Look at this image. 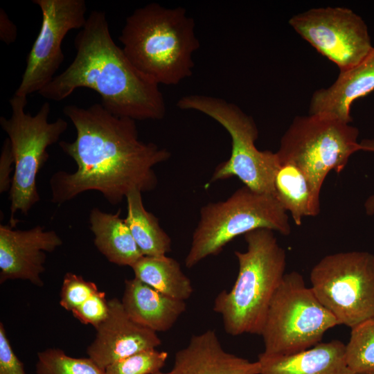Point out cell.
<instances>
[{
  "instance_id": "1",
  "label": "cell",
  "mask_w": 374,
  "mask_h": 374,
  "mask_svg": "<svg viewBox=\"0 0 374 374\" xmlns=\"http://www.w3.org/2000/svg\"><path fill=\"white\" fill-rule=\"evenodd\" d=\"M63 112L75 127L76 138L61 141L59 145L76 163L77 170L51 176L53 203L60 205L96 190L116 205L133 189L146 193L155 188L158 180L153 168L168 160L170 152L140 141L136 121L114 116L100 103L87 108L69 105Z\"/></svg>"
},
{
  "instance_id": "2",
  "label": "cell",
  "mask_w": 374,
  "mask_h": 374,
  "mask_svg": "<svg viewBox=\"0 0 374 374\" xmlns=\"http://www.w3.org/2000/svg\"><path fill=\"white\" fill-rule=\"evenodd\" d=\"M71 64L38 93L60 101L78 88L98 93L110 114L134 121L161 120L166 105L159 84L138 70L114 42L105 13L93 10L74 40Z\"/></svg>"
},
{
  "instance_id": "3",
  "label": "cell",
  "mask_w": 374,
  "mask_h": 374,
  "mask_svg": "<svg viewBox=\"0 0 374 374\" xmlns=\"http://www.w3.org/2000/svg\"><path fill=\"white\" fill-rule=\"evenodd\" d=\"M118 39L132 64L159 84L175 85L193 74L199 42L195 21L182 7L150 3L136 8Z\"/></svg>"
},
{
  "instance_id": "4",
  "label": "cell",
  "mask_w": 374,
  "mask_h": 374,
  "mask_svg": "<svg viewBox=\"0 0 374 374\" xmlns=\"http://www.w3.org/2000/svg\"><path fill=\"white\" fill-rule=\"evenodd\" d=\"M244 235L247 250L235 251L237 278L229 291L217 295L213 308L233 336L261 334L271 300L285 274V251L274 231L258 229Z\"/></svg>"
},
{
  "instance_id": "5",
  "label": "cell",
  "mask_w": 374,
  "mask_h": 374,
  "mask_svg": "<svg viewBox=\"0 0 374 374\" xmlns=\"http://www.w3.org/2000/svg\"><path fill=\"white\" fill-rule=\"evenodd\" d=\"M258 229L287 235L291 226L287 211L274 195L244 186L224 201L202 207L184 262L192 268L206 258L220 253L235 238Z\"/></svg>"
},
{
  "instance_id": "6",
  "label": "cell",
  "mask_w": 374,
  "mask_h": 374,
  "mask_svg": "<svg viewBox=\"0 0 374 374\" xmlns=\"http://www.w3.org/2000/svg\"><path fill=\"white\" fill-rule=\"evenodd\" d=\"M9 103L11 116H1L0 125L10 141L15 161L9 190V224L15 228L19 222L15 217L17 211L27 215L39 201L36 184L38 172L48 159V147L58 141L68 123L62 118L48 122L51 107L47 102L35 116L25 112L26 96L14 93Z\"/></svg>"
},
{
  "instance_id": "7",
  "label": "cell",
  "mask_w": 374,
  "mask_h": 374,
  "mask_svg": "<svg viewBox=\"0 0 374 374\" xmlns=\"http://www.w3.org/2000/svg\"><path fill=\"white\" fill-rule=\"evenodd\" d=\"M339 325L301 274H285L267 310L260 335L265 356H283L309 349Z\"/></svg>"
},
{
  "instance_id": "8",
  "label": "cell",
  "mask_w": 374,
  "mask_h": 374,
  "mask_svg": "<svg viewBox=\"0 0 374 374\" xmlns=\"http://www.w3.org/2000/svg\"><path fill=\"white\" fill-rule=\"evenodd\" d=\"M177 106L208 116L224 127L231 136V156L217 166L210 183L237 177L252 190L274 195L278 156L276 152L260 151L256 148L258 130L252 117L232 103L205 95L184 96L177 101Z\"/></svg>"
},
{
  "instance_id": "9",
  "label": "cell",
  "mask_w": 374,
  "mask_h": 374,
  "mask_svg": "<svg viewBox=\"0 0 374 374\" xmlns=\"http://www.w3.org/2000/svg\"><path fill=\"white\" fill-rule=\"evenodd\" d=\"M359 130L332 115L296 116L283 135L276 152L279 163H292L307 175L320 195L331 170L341 172L350 157L362 150Z\"/></svg>"
},
{
  "instance_id": "10",
  "label": "cell",
  "mask_w": 374,
  "mask_h": 374,
  "mask_svg": "<svg viewBox=\"0 0 374 374\" xmlns=\"http://www.w3.org/2000/svg\"><path fill=\"white\" fill-rule=\"evenodd\" d=\"M316 296L339 325L350 328L374 319V255L367 251L329 254L312 269Z\"/></svg>"
},
{
  "instance_id": "11",
  "label": "cell",
  "mask_w": 374,
  "mask_h": 374,
  "mask_svg": "<svg viewBox=\"0 0 374 374\" xmlns=\"http://www.w3.org/2000/svg\"><path fill=\"white\" fill-rule=\"evenodd\" d=\"M289 24L340 72L357 65L373 48L366 23L347 8H311L292 17Z\"/></svg>"
},
{
  "instance_id": "12",
  "label": "cell",
  "mask_w": 374,
  "mask_h": 374,
  "mask_svg": "<svg viewBox=\"0 0 374 374\" xmlns=\"http://www.w3.org/2000/svg\"><path fill=\"white\" fill-rule=\"evenodd\" d=\"M42 15L38 35L26 59L21 81L15 94L39 92L55 77L64 60L62 42L73 29H81L87 18L84 0H33Z\"/></svg>"
},
{
  "instance_id": "13",
  "label": "cell",
  "mask_w": 374,
  "mask_h": 374,
  "mask_svg": "<svg viewBox=\"0 0 374 374\" xmlns=\"http://www.w3.org/2000/svg\"><path fill=\"white\" fill-rule=\"evenodd\" d=\"M62 244L54 231L38 225L28 230L0 225V283L8 280H28L42 287L40 276L44 271L46 252H53Z\"/></svg>"
},
{
  "instance_id": "14",
  "label": "cell",
  "mask_w": 374,
  "mask_h": 374,
  "mask_svg": "<svg viewBox=\"0 0 374 374\" xmlns=\"http://www.w3.org/2000/svg\"><path fill=\"white\" fill-rule=\"evenodd\" d=\"M107 319L96 329L94 340L87 347L88 357L100 368L138 352L156 348L161 341L157 332L134 321L121 301H108Z\"/></svg>"
},
{
  "instance_id": "15",
  "label": "cell",
  "mask_w": 374,
  "mask_h": 374,
  "mask_svg": "<svg viewBox=\"0 0 374 374\" xmlns=\"http://www.w3.org/2000/svg\"><path fill=\"white\" fill-rule=\"evenodd\" d=\"M260 364L226 352L213 330L193 335L178 350L170 374H260Z\"/></svg>"
},
{
  "instance_id": "16",
  "label": "cell",
  "mask_w": 374,
  "mask_h": 374,
  "mask_svg": "<svg viewBox=\"0 0 374 374\" xmlns=\"http://www.w3.org/2000/svg\"><path fill=\"white\" fill-rule=\"evenodd\" d=\"M374 91V47L357 65L341 71L328 87L312 96L309 113L326 114L351 123L350 107L357 99Z\"/></svg>"
},
{
  "instance_id": "17",
  "label": "cell",
  "mask_w": 374,
  "mask_h": 374,
  "mask_svg": "<svg viewBox=\"0 0 374 374\" xmlns=\"http://www.w3.org/2000/svg\"><path fill=\"white\" fill-rule=\"evenodd\" d=\"M121 302L134 321L157 333L169 330L186 310L185 301L162 294L136 278L125 280Z\"/></svg>"
},
{
  "instance_id": "18",
  "label": "cell",
  "mask_w": 374,
  "mask_h": 374,
  "mask_svg": "<svg viewBox=\"0 0 374 374\" xmlns=\"http://www.w3.org/2000/svg\"><path fill=\"white\" fill-rule=\"evenodd\" d=\"M346 344L339 340L283 356L258 355L260 374H355L347 365Z\"/></svg>"
},
{
  "instance_id": "19",
  "label": "cell",
  "mask_w": 374,
  "mask_h": 374,
  "mask_svg": "<svg viewBox=\"0 0 374 374\" xmlns=\"http://www.w3.org/2000/svg\"><path fill=\"white\" fill-rule=\"evenodd\" d=\"M121 211L109 213L93 208L89 215L90 229L95 246L110 262L132 267L143 255Z\"/></svg>"
},
{
  "instance_id": "20",
  "label": "cell",
  "mask_w": 374,
  "mask_h": 374,
  "mask_svg": "<svg viewBox=\"0 0 374 374\" xmlns=\"http://www.w3.org/2000/svg\"><path fill=\"white\" fill-rule=\"evenodd\" d=\"M274 195L300 226L304 217H314L320 211V195L305 173L292 163H279L274 180Z\"/></svg>"
},
{
  "instance_id": "21",
  "label": "cell",
  "mask_w": 374,
  "mask_h": 374,
  "mask_svg": "<svg viewBox=\"0 0 374 374\" xmlns=\"http://www.w3.org/2000/svg\"><path fill=\"white\" fill-rule=\"evenodd\" d=\"M132 269L134 278L173 299L186 301L193 293L192 283L179 263L166 255L143 256Z\"/></svg>"
},
{
  "instance_id": "22",
  "label": "cell",
  "mask_w": 374,
  "mask_h": 374,
  "mask_svg": "<svg viewBox=\"0 0 374 374\" xmlns=\"http://www.w3.org/2000/svg\"><path fill=\"white\" fill-rule=\"evenodd\" d=\"M141 194L133 189L127 195L125 222L143 256L166 255L171 250V238L161 227L159 220L145 208Z\"/></svg>"
},
{
  "instance_id": "23",
  "label": "cell",
  "mask_w": 374,
  "mask_h": 374,
  "mask_svg": "<svg viewBox=\"0 0 374 374\" xmlns=\"http://www.w3.org/2000/svg\"><path fill=\"white\" fill-rule=\"evenodd\" d=\"M345 357L355 374H374V319L351 328Z\"/></svg>"
},
{
  "instance_id": "24",
  "label": "cell",
  "mask_w": 374,
  "mask_h": 374,
  "mask_svg": "<svg viewBox=\"0 0 374 374\" xmlns=\"http://www.w3.org/2000/svg\"><path fill=\"white\" fill-rule=\"evenodd\" d=\"M36 374H105L90 358L67 355L64 350L50 348L37 353Z\"/></svg>"
},
{
  "instance_id": "25",
  "label": "cell",
  "mask_w": 374,
  "mask_h": 374,
  "mask_svg": "<svg viewBox=\"0 0 374 374\" xmlns=\"http://www.w3.org/2000/svg\"><path fill=\"white\" fill-rule=\"evenodd\" d=\"M168 354L156 348L147 349L118 360L105 369V374H154L165 366Z\"/></svg>"
},
{
  "instance_id": "26",
  "label": "cell",
  "mask_w": 374,
  "mask_h": 374,
  "mask_svg": "<svg viewBox=\"0 0 374 374\" xmlns=\"http://www.w3.org/2000/svg\"><path fill=\"white\" fill-rule=\"evenodd\" d=\"M98 291L97 285L74 273L65 274L60 292V305L72 312Z\"/></svg>"
},
{
  "instance_id": "27",
  "label": "cell",
  "mask_w": 374,
  "mask_h": 374,
  "mask_svg": "<svg viewBox=\"0 0 374 374\" xmlns=\"http://www.w3.org/2000/svg\"><path fill=\"white\" fill-rule=\"evenodd\" d=\"M71 312L80 322L91 325L96 329L109 314L105 293L98 290Z\"/></svg>"
},
{
  "instance_id": "28",
  "label": "cell",
  "mask_w": 374,
  "mask_h": 374,
  "mask_svg": "<svg viewBox=\"0 0 374 374\" xmlns=\"http://www.w3.org/2000/svg\"><path fill=\"white\" fill-rule=\"evenodd\" d=\"M0 374H26L24 364L13 351L2 322L0 323Z\"/></svg>"
},
{
  "instance_id": "29",
  "label": "cell",
  "mask_w": 374,
  "mask_h": 374,
  "mask_svg": "<svg viewBox=\"0 0 374 374\" xmlns=\"http://www.w3.org/2000/svg\"><path fill=\"white\" fill-rule=\"evenodd\" d=\"M15 164L11 143L7 138L3 144L0 156V193L10 190L12 184L10 173Z\"/></svg>"
},
{
  "instance_id": "30",
  "label": "cell",
  "mask_w": 374,
  "mask_h": 374,
  "mask_svg": "<svg viewBox=\"0 0 374 374\" xmlns=\"http://www.w3.org/2000/svg\"><path fill=\"white\" fill-rule=\"evenodd\" d=\"M17 37V28L10 20L6 12L0 10V38L7 44L15 42Z\"/></svg>"
},
{
  "instance_id": "31",
  "label": "cell",
  "mask_w": 374,
  "mask_h": 374,
  "mask_svg": "<svg viewBox=\"0 0 374 374\" xmlns=\"http://www.w3.org/2000/svg\"><path fill=\"white\" fill-rule=\"evenodd\" d=\"M359 143L362 150L374 152V139H363ZM364 208L367 215L374 213V195L366 200Z\"/></svg>"
},
{
  "instance_id": "32",
  "label": "cell",
  "mask_w": 374,
  "mask_h": 374,
  "mask_svg": "<svg viewBox=\"0 0 374 374\" xmlns=\"http://www.w3.org/2000/svg\"><path fill=\"white\" fill-rule=\"evenodd\" d=\"M154 374H170V373L169 372H168V373H163V372H161V371H159V372L155 373H154Z\"/></svg>"
}]
</instances>
